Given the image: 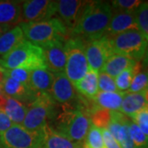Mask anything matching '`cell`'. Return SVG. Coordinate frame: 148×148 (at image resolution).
<instances>
[{
	"instance_id": "1f68e13d",
	"label": "cell",
	"mask_w": 148,
	"mask_h": 148,
	"mask_svg": "<svg viewBox=\"0 0 148 148\" xmlns=\"http://www.w3.org/2000/svg\"><path fill=\"white\" fill-rule=\"evenodd\" d=\"M98 90L101 92L119 91L114 78L102 71L98 73Z\"/></svg>"
},
{
	"instance_id": "7c38bea8",
	"label": "cell",
	"mask_w": 148,
	"mask_h": 148,
	"mask_svg": "<svg viewBox=\"0 0 148 148\" xmlns=\"http://www.w3.org/2000/svg\"><path fill=\"white\" fill-rule=\"evenodd\" d=\"M89 1L60 0L58 1L57 14L67 30L72 32L77 25L86 6Z\"/></svg>"
},
{
	"instance_id": "4dcf8cb0",
	"label": "cell",
	"mask_w": 148,
	"mask_h": 148,
	"mask_svg": "<svg viewBox=\"0 0 148 148\" xmlns=\"http://www.w3.org/2000/svg\"><path fill=\"white\" fill-rule=\"evenodd\" d=\"M132 67L133 66L125 69L124 71H123L121 73L115 77L114 81H115V84H116L119 91H120V92L126 91V90L127 91V90L129 89L130 85L132 83V78L134 77Z\"/></svg>"
},
{
	"instance_id": "f1b7e54d",
	"label": "cell",
	"mask_w": 148,
	"mask_h": 148,
	"mask_svg": "<svg viewBox=\"0 0 148 148\" xmlns=\"http://www.w3.org/2000/svg\"><path fill=\"white\" fill-rule=\"evenodd\" d=\"M129 130L135 148H148V136L145 135L132 120L129 123Z\"/></svg>"
},
{
	"instance_id": "2e32d148",
	"label": "cell",
	"mask_w": 148,
	"mask_h": 148,
	"mask_svg": "<svg viewBox=\"0 0 148 148\" xmlns=\"http://www.w3.org/2000/svg\"><path fill=\"white\" fill-rule=\"evenodd\" d=\"M3 91L7 96L20 101L22 104H32L39 95L36 94L27 85L20 83L9 77H5L3 84Z\"/></svg>"
},
{
	"instance_id": "4316f807",
	"label": "cell",
	"mask_w": 148,
	"mask_h": 148,
	"mask_svg": "<svg viewBox=\"0 0 148 148\" xmlns=\"http://www.w3.org/2000/svg\"><path fill=\"white\" fill-rule=\"evenodd\" d=\"M88 117L93 125L100 129H107L111 119V111L101 108H95Z\"/></svg>"
},
{
	"instance_id": "9a60e30c",
	"label": "cell",
	"mask_w": 148,
	"mask_h": 148,
	"mask_svg": "<svg viewBox=\"0 0 148 148\" xmlns=\"http://www.w3.org/2000/svg\"><path fill=\"white\" fill-rule=\"evenodd\" d=\"M135 12H123L112 8V16L104 36L111 37L128 31H139Z\"/></svg>"
},
{
	"instance_id": "5b68a950",
	"label": "cell",
	"mask_w": 148,
	"mask_h": 148,
	"mask_svg": "<svg viewBox=\"0 0 148 148\" xmlns=\"http://www.w3.org/2000/svg\"><path fill=\"white\" fill-rule=\"evenodd\" d=\"M65 49L64 73L74 85L83 78L90 69L85 53V42L77 37H70L65 41Z\"/></svg>"
},
{
	"instance_id": "ffe728a7",
	"label": "cell",
	"mask_w": 148,
	"mask_h": 148,
	"mask_svg": "<svg viewBox=\"0 0 148 148\" xmlns=\"http://www.w3.org/2000/svg\"><path fill=\"white\" fill-rule=\"evenodd\" d=\"M20 1H2L0 0V25L13 26L20 23L21 13Z\"/></svg>"
},
{
	"instance_id": "d6a6232c",
	"label": "cell",
	"mask_w": 148,
	"mask_h": 148,
	"mask_svg": "<svg viewBox=\"0 0 148 148\" xmlns=\"http://www.w3.org/2000/svg\"><path fill=\"white\" fill-rule=\"evenodd\" d=\"M143 3L140 0H115L111 2L113 9L123 11V12H135Z\"/></svg>"
},
{
	"instance_id": "30bf717a",
	"label": "cell",
	"mask_w": 148,
	"mask_h": 148,
	"mask_svg": "<svg viewBox=\"0 0 148 148\" xmlns=\"http://www.w3.org/2000/svg\"><path fill=\"white\" fill-rule=\"evenodd\" d=\"M85 53L90 69L97 73L101 72L107 58L113 54L109 39L106 36L85 42Z\"/></svg>"
},
{
	"instance_id": "74e56055",
	"label": "cell",
	"mask_w": 148,
	"mask_h": 148,
	"mask_svg": "<svg viewBox=\"0 0 148 148\" xmlns=\"http://www.w3.org/2000/svg\"><path fill=\"white\" fill-rule=\"evenodd\" d=\"M142 66H143V69L144 72H147L148 73V47L147 51H146V53L144 55V57L143 58V64H142Z\"/></svg>"
},
{
	"instance_id": "b9f144b4",
	"label": "cell",
	"mask_w": 148,
	"mask_h": 148,
	"mask_svg": "<svg viewBox=\"0 0 148 148\" xmlns=\"http://www.w3.org/2000/svg\"><path fill=\"white\" fill-rule=\"evenodd\" d=\"M2 95H3V86H2V85H0V96Z\"/></svg>"
},
{
	"instance_id": "836d02e7",
	"label": "cell",
	"mask_w": 148,
	"mask_h": 148,
	"mask_svg": "<svg viewBox=\"0 0 148 148\" xmlns=\"http://www.w3.org/2000/svg\"><path fill=\"white\" fill-rule=\"evenodd\" d=\"M5 74L7 77H9L10 78L15 80L16 82H18L20 83L27 85V86L29 84L31 70L18 68V69H11V70H5Z\"/></svg>"
},
{
	"instance_id": "52a82bcc",
	"label": "cell",
	"mask_w": 148,
	"mask_h": 148,
	"mask_svg": "<svg viewBox=\"0 0 148 148\" xmlns=\"http://www.w3.org/2000/svg\"><path fill=\"white\" fill-rule=\"evenodd\" d=\"M56 113L55 103L49 94H41L27 107L21 126L30 131L43 130Z\"/></svg>"
},
{
	"instance_id": "d6986e66",
	"label": "cell",
	"mask_w": 148,
	"mask_h": 148,
	"mask_svg": "<svg viewBox=\"0 0 148 148\" xmlns=\"http://www.w3.org/2000/svg\"><path fill=\"white\" fill-rule=\"evenodd\" d=\"M147 108H148V104L143 93L124 92L119 110L124 115L132 119L138 113Z\"/></svg>"
},
{
	"instance_id": "cb8c5ba5",
	"label": "cell",
	"mask_w": 148,
	"mask_h": 148,
	"mask_svg": "<svg viewBox=\"0 0 148 148\" xmlns=\"http://www.w3.org/2000/svg\"><path fill=\"white\" fill-rule=\"evenodd\" d=\"M25 40L21 28L13 27L0 36V57L3 58Z\"/></svg>"
},
{
	"instance_id": "7a4b0ae2",
	"label": "cell",
	"mask_w": 148,
	"mask_h": 148,
	"mask_svg": "<svg viewBox=\"0 0 148 148\" xmlns=\"http://www.w3.org/2000/svg\"><path fill=\"white\" fill-rule=\"evenodd\" d=\"M0 66L5 70L18 68L28 70L46 69L42 49L26 39L10 53L0 58Z\"/></svg>"
},
{
	"instance_id": "e575fe53",
	"label": "cell",
	"mask_w": 148,
	"mask_h": 148,
	"mask_svg": "<svg viewBox=\"0 0 148 148\" xmlns=\"http://www.w3.org/2000/svg\"><path fill=\"white\" fill-rule=\"evenodd\" d=\"M132 121L135 123L140 130L148 136V108L140 111L132 119Z\"/></svg>"
},
{
	"instance_id": "60d3db41",
	"label": "cell",
	"mask_w": 148,
	"mask_h": 148,
	"mask_svg": "<svg viewBox=\"0 0 148 148\" xmlns=\"http://www.w3.org/2000/svg\"><path fill=\"white\" fill-rule=\"evenodd\" d=\"M143 95H144V98H145V100L147 101V103L148 104V88L147 90H145L143 92Z\"/></svg>"
},
{
	"instance_id": "d4e9b609",
	"label": "cell",
	"mask_w": 148,
	"mask_h": 148,
	"mask_svg": "<svg viewBox=\"0 0 148 148\" xmlns=\"http://www.w3.org/2000/svg\"><path fill=\"white\" fill-rule=\"evenodd\" d=\"M75 89L81 95H84L90 100L94 99L99 92L98 90V73L94 70L89 69L83 78L74 84Z\"/></svg>"
},
{
	"instance_id": "3957f363",
	"label": "cell",
	"mask_w": 148,
	"mask_h": 148,
	"mask_svg": "<svg viewBox=\"0 0 148 148\" xmlns=\"http://www.w3.org/2000/svg\"><path fill=\"white\" fill-rule=\"evenodd\" d=\"M25 39L32 44L42 46L48 43L66 39L68 30L58 17L35 23H20Z\"/></svg>"
},
{
	"instance_id": "5bb4252c",
	"label": "cell",
	"mask_w": 148,
	"mask_h": 148,
	"mask_svg": "<svg viewBox=\"0 0 148 148\" xmlns=\"http://www.w3.org/2000/svg\"><path fill=\"white\" fill-rule=\"evenodd\" d=\"M49 95L53 101L69 106L77 98V92L74 85L70 82L64 73L53 74V80Z\"/></svg>"
},
{
	"instance_id": "e0dca14e",
	"label": "cell",
	"mask_w": 148,
	"mask_h": 148,
	"mask_svg": "<svg viewBox=\"0 0 148 148\" xmlns=\"http://www.w3.org/2000/svg\"><path fill=\"white\" fill-rule=\"evenodd\" d=\"M53 73L47 69L31 70L29 87L37 95L49 94L53 83Z\"/></svg>"
},
{
	"instance_id": "44dd1931",
	"label": "cell",
	"mask_w": 148,
	"mask_h": 148,
	"mask_svg": "<svg viewBox=\"0 0 148 148\" xmlns=\"http://www.w3.org/2000/svg\"><path fill=\"white\" fill-rule=\"evenodd\" d=\"M124 92H101L99 91L97 95L92 99V109L101 108L110 111H118L120 110Z\"/></svg>"
},
{
	"instance_id": "8992f818",
	"label": "cell",
	"mask_w": 148,
	"mask_h": 148,
	"mask_svg": "<svg viewBox=\"0 0 148 148\" xmlns=\"http://www.w3.org/2000/svg\"><path fill=\"white\" fill-rule=\"evenodd\" d=\"M107 38L113 53L121 54L135 61L143 60L147 49V40L139 31H128Z\"/></svg>"
},
{
	"instance_id": "277c9868",
	"label": "cell",
	"mask_w": 148,
	"mask_h": 148,
	"mask_svg": "<svg viewBox=\"0 0 148 148\" xmlns=\"http://www.w3.org/2000/svg\"><path fill=\"white\" fill-rule=\"evenodd\" d=\"M91 122L86 112L74 109L69 105L57 117V131L75 143H82L90 128Z\"/></svg>"
},
{
	"instance_id": "4fadbf2b",
	"label": "cell",
	"mask_w": 148,
	"mask_h": 148,
	"mask_svg": "<svg viewBox=\"0 0 148 148\" xmlns=\"http://www.w3.org/2000/svg\"><path fill=\"white\" fill-rule=\"evenodd\" d=\"M129 123L128 118L121 112L111 111L110 122L107 129L121 148H135L130 134Z\"/></svg>"
},
{
	"instance_id": "484cf974",
	"label": "cell",
	"mask_w": 148,
	"mask_h": 148,
	"mask_svg": "<svg viewBox=\"0 0 148 148\" xmlns=\"http://www.w3.org/2000/svg\"><path fill=\"white\" fill-rule=\"evenodd\" d=\"M83 148H106L102 130L90 124L88 132L84 139Z\"/></svg>"
},
{
	"instance_id": "f35d334b",
	"label": "cell",
	"mask_w": 148,
	"mask_h": 148,
	"mask_svg": "<svg viewBox=\"0 0 148 148\" xmlns=\"http://www.w3.org/2000/svg\"><path fill=\"white\" fill-rule=\"evenodd\" d=\"M13 27L12 26H8V25H0V36L2 35H3L5 32L8 31H9L10 29H12Z\"/></svg>"
},
{
	"instance_id": "6da1fadb",
	"label": "cell",
	"mask_w": 148,
	"mask_h": 148,
	"mask_svg": "<svg viewBox=\"0 0 148 148\" xmlns=\"http://www.w3.org/2000/svg\"><path fill=\"white\" fill-rule=\"evenodd\" d=\"M112 16V7L106 1H89L72 36L83 41L99 40L105 36Z\"/></svg>"
},
{
	"instance_id": "603a6c76",
	"label": "cell",
	"mask_w": 148,
	"mask_h": 148,
	"mask_svg": "<svg viewBox=\"0 0 148 148\" xmlns=\"http://www.w3.org/2000/svg\"><path fill=\"white\" fill-rule=\"evenodd\" d=\"M0 109L5 112L6 114L10 119L11 121L12 122V123L16 125L22 124L27 111V107L26 105L22 104L21 102L16 101L13 98L7 96L6 95L5 99Z\"/></svg>"
},
{
	"instance_id": "83f0119b",
	"label": "cell",
	"mask_w": 148,
	"mask_h": 148,
	"mask_svg": "<svg viewBox=\"0 0 148 148\" xmlns=\"http://www.w3.org/2000/svg\"><path fill=\"white\" fill-rule=\"evenodd\" d=\"M134 13L138 30L148 42V2H143Z\"/></svg>"
},
{
	"instance_id": "ba28073f",
	"label": "cell",
	"mask_w": 148,
	"mask_h": 148,
	"mask_svg": "<svg viewBox=\"0 0 148 148\" xmlns=\"http://www.w3.org/2000/svg\"><path fill=\"white\" fill-rule=\"evenodd\" d=\"M44 129L30 131L21 125L13 124L0 135L1 148H43Z\"/></svg>"
},
{
	"instance_id": "d590c367",
	"label": "cell",
	"mask_w": 148,
	"mask_h": 148,
	"mask_svg": "<svg viewBox=\"0 0 148 148\" xmlns=\"http://www.w3.org/2000/svg\"><path fill=\"white\" fill-rule=\"evenodd\" d=\"M102 130V135L104 139V143L106 148H121L119 144L117 143V141L111 135L108 129H101Z\"/></svg>"
},
{
	"instance_id": "8d00e7d4",
	"label": "cell",
	"mask_w": 148,
	"mask_h": 148,
	"mask_svg": "<svg viewBox=\"0 0 148 148\" xmlns=\"http://www.w3.org/2000/svg\"><path fill=\"white\" fill-rule=\"evenodd\" d=\"M13 125L12 122L3 110L0 109V135L8 130Z\"/></svg>"
},
{
	"instance_id": "8fae6325",
	"label": "cell",
	"mask_w": 148,
	"mask_h": 148,
	"mask_svg": "<svg viewBox=\"0 0 148 148\" xmlns=\"http://www.w3.org/2000/svg\"><path fill=\"white\" fill-rule=\"evenodd\" d=\"M66 40L59 39L40 46L45 60L46 69L53 74L64 73L66 65Z\"/></svg>"
},
{
	"instance_id": "f546056e",
	"label": "cell",
	"mask_w": 148,
	"mask_h": 148,
	"mask_svg": "<svg viewBox=\"0 0 148 148\" xmlns=\"http://www.w3.org/2000/svg\"><path fill=\"white\" fill-rule=\"evenodd\" d=\"M148 88V73L141 72L132 78V83L127 92L129 93H143Z\"/></svg>"
},
{
	"instance_id": "ac0fdd59",
	"label": "cell",
	"mask_w": 148,
	"mask_h": 148,
	"mask_svg": "<svg viewBox=\"0 0 148 148\" xmlns=\"http://www.w3.org/2000/svg\"><path fill=\"white\" fill-rule=\"evenodd\" d=\"M44 134L43 148H83L82 143L71 141L49 124L44 128Z\"/></svg>"
},
{
	"instance_id": "7402d4cb",
	"label": "cell",
	"mask_w": 148,
	"mask_h": 148,
	"mask_svg": "<svg viewBox=\"0 0 148 148\" xmlns=\"http://www.w3.org/2000/svg\"><path fill=\"white\" fill-rule=\"evenodd\" d=\"M135 62V60L128 57L113 53L107 58L101 71L110 75L113 78H115L123 71L133 66Z\"/></svg>"
},
{
	"instance_id": "ab89813d",
	"label": "cell",
	"mask_w": 148,
	"mask_h": 148,
	"mask_svg": "<svg viewBox=\"0 0 148 148\" xmlns=\"http://www.w3.org/2000/svg\"><path fill=\"white\" fill-rule=\"evenodd\" d=\"M5 77H6L5 70L0 66V85L3 84V81H4V79H5Z\"/></svg>"
},
{
	"instance_id": "9c48e42d",
	"label": "cell",
	"mask_w": 148,
	"mask_h": 148,
	"mask_svg": "<svg viewBox=\"0 0 148 148\" xmlns=\"http://www.w3.org/2000/svg\"><path fill=\"white\" fill-rule=\"evenodd\" d=\"M58 1L27 0L22 2L20 23L48 21L57 14Z\"/></svg>"
}]
</instances>
